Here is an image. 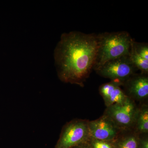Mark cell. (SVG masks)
I'll list each match as a JSON object with an SVG mask.
<instances>
[{"mask_svg": "<svg viewBox=\"0 0 148 148\" xmlns=\"http://www.w3.org/2000/svg\"><path fill=\"white\" fill-rule=\"evenodd\" d=\"M97 46L96 34L76 31L62 34L54 51L61 81L83 87L93 70Z\"/></svg>", "mask_w": 148, "mask_h": 148, "instance_id": "6da1fadb", "label": "cell"}, {"mask_svg": "<svg viewBox=\"0 0 148 148\" xmlns=\"http://www.w3.org/2000/svg\"><path fill=\"white\" fill-rule=\"evenodd\" d=\"M97 39L95 71L108 61L129 55L134 40L125 31L101 33L97 34Z\"/></svg>", "mask_w": 148, "mask_h": 148, "instance_id": "7a4b0ae2", "label": "cell"}, {"mask_svg": "<svg viewBox=\"0 0 148 148\" xmlns=\"http://www.w3.org/2000/svg\"><path fill=\"white\" fill-rule=\"evenodd\" d=\"M138 109L135 101L129 98L123 103L107 107L104 114L123 132L134 130Z\"/></svg>", "mask_w": 148, "mask_h": 148, "instance_id": "3957f363", "label": "cell"}, {"mask_svg": "<svg viewBox=\"0 0 148 148\" xmlns=\"http://www.w3.org/2000/svg\"><path fill=\"white\" fill-rule=\"evenodd\" d=\"M88 121L77 119L64 125L54 148H73L90 138Z\"/></svg>", "mask_w": 148, "mask_h": 148, "instance_id": "277c9868", "label": "cell"}, {"mask_svg": "<svg viewBox=\"0 0 148 148\" xmlns=\"http://www.w3.org/2000/svg\"><path fill=\"white\" fill-rule=\"evenodd\" d=\"M138 71L130 61L129 56H126L106 62L95 71L100 76L118 83L122 86Z\"/></svg>", "mask_w": 148, "mask_h": 148, "instance_id": "5b68a950", "label": "cell"}, {"mask_svg": "<svg viewBox=\"0 0 148 148\" xmlns=\"http://www.w3.org/2000/svg\"><path fill=\"white\" fill-rule=\"evenodd\" d=\"M88 127L90 138L103 141H114L122 132L105 114L98 119L88 121Z\"/></svg>", "mask_w": 148, "mask_h": 148, "instance_id": "8992f818", "label": "cell"}, {"mask_svg": "<svg viewBox=\"0 0 148 148\" xmlns=\"http://www.w3.org/2000/svg\"><path fill=\"white\" fill-rule=\"evenodd\" d=\"M121 87L124 88L126 95L132 100L143 101L148 98V74L135 73L124 83Z\"/></svg>", "mask_w": 148, "mask_h": 148, "instance_id": "52a82bcc", "label": "cell"}, {"mask_svg": "<svg viewBox=\"0 0 148 148\" xmlns=\"http://www.w3.org/2000/svg\"><path fill=\"white\" fill-rule=\"evenodd\" d=\"M99 91L106 108L123 103L129 98L122 88L121 85L114 82L110 81L101 85L99 87Z\"/></svg>", "mask_w": 148, "mask_h": 148, "instance_id": "ba28073f", "label": "cell"}, {"mask_svg": "<svg viewBox=\"0 0 148 148\" xmlns=\"http://www.w3.org/2000/svg\"><path fill=\"white\" fill-rule=\"evenodd\" d=\"M139 134L134 130L122 132L115 140L116 148H138Z\"/></svg>", "mask_w": 148, "mask_h": 148, "instance_id": "9c48e42d", "label": "cell"}, {"mask_svg": "<svg viewBox=\"0 0 148 148\" xmlns=\"http://www.w3.org/2000/svg\"><path fill=\"white\" fill-rule=\"evenodd\" d=\"M134 130L139 134L148 133V106L143 104L138 108Z\"/></svg>", "mask_w": 148, "mask_h": 148, "instance_id": "30bf717a", "label": "cell"}, {"mask_svg": "<svg viewBox=\"0 0 148 148\" xmlns=\"http://www.w3.org/2000/svg\"><path fill=\"white\" fill-rule=\"evenodd\" d=\"M131 49L138 55L146 60H148V45L147 43L138 42L133 40Z\"/></svg>", "mask_w": 148, "mask_h": 148, "instance_id": "8fae6325", "label": "cell"}, {"mask_svg": "<svg viewBox=\"0 0 148 148\" xmlns=\"http://www.w3.org/2000/svg\"><path fill=\"white\" fill-rule=\"evenodd\" d=\"M88 143L90 148H116L115 140L103 141L90 138Z\"/></svg>", "mask_w": 148, "mask_h": 148, "instance_id": "7c38bea8", "label": "cell"}, {"mask_svg": "<svg viewBox=\"0 0 148 148\" xmlns=\"http://www.w3.org/2000/svg\"><path fill=\"white\" fill-rule=\"evenodd\" d=\"M138 148H148V134H139Z\"/></svg>", "mask_w": 148, "mask_h": 148, "instance_id": "4fadbf2b", "label": "cell"}, {"mask_svg": "<svg viewBox=\"0 0 148 148\" xmlns=\"http://www.w3.org/2000/svg\"><path fill=\"white\" fill-rule=\"evenodd\" d=\"M73 148H90V147L87 142L79 144Z\"/></svg>", "mask_w": 148, "mask_h": 148, "instance_id": "5bb4252c", "label": "cell"}]
</instances>
